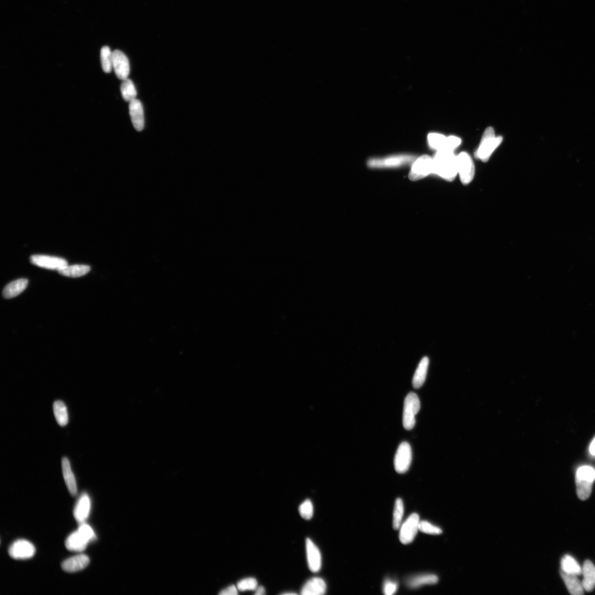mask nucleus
I'll return each mask as SVG.
<instances>
[{"mask_svg":"<svg viewBox=\"0 0 595 595\" xmlns=\"http://www.w3.org/2000/svg\"><path fill=\"white\" fill-rule=\"evenodd\" d=\"M433 174L444 180L451 182L457 177V156L454 151L442 150L437 151L433 159Z\"/></svg>","mask_w":595,"mask_h":595,"instance_id":"f257e3e1","label":"nucleus"},{"mask_svg":"<svg viewBox=\"0 0 595 595\" xmlns=\"http://www.w3.org/2000/svg\"><path fill=\"white\" fill-rule=\"evenodd\" d=\"M594 479L595 470L592 467L583 466L578 469L576 482L577 495L580 499L585 500L589 498Z\"/></svg>","mask_w":595,"mask_h":595,"instance_id":"f03ea898","label":"nucleus"},{"mask_svg":"<svg viewBox=\"0 0 595 595\" xmlns=\"http://www.w3.org/2000/svg\"><path fill=\"white\" fill-rule=\"evenodd\" d=\"M502 141V137L496 136L492 127L487 128L476 152L477 159L483 162L488 161Z\"/></svg>","mask_w":595,"mask_h":595,"instance_id":"7ed1b4c3","label":"nucleus"},{"mask_svg":"<svg viewBox=\"0 0 595 595\" xmlns=\"http://www.w3.org/2000/svg\"><path fill=\"white\" fill-rule=\"evenodd\" d=\"M457 177L464 185L470 184L475 178V166L471 157L467 152L457 156Z\"/></svg>","mask_w":595,"mask_h":595,"instance_id":"20e7f679","label":"nucleus"},{"mask_svg":"<svg viewBox=\"0 0 595 595\" xmlns=\"http://www.w3.org/2000/svg\"><path fill=\"white\" fill-rule=\"evenodd\" d=\"M421 403L417 394L410 392L406 397L403 412V426L405 429H412L415 424V415L420 410Z\"/></svg>","mask_w":595,"mask_h":595,"instance_id":"39448f33","label":"nucleus"},{"mask_svg":"<svg viewBox=\"0 0 595 595\" xmlns=\"http://www.w3.org/2000/svg\"><path fill=\"white\" fill-rule=\"evenodd\" d=\"M415 160V156L404 155L384 158V159H372L369 160L368 164L371 168H392L406 166V165L412 163Z\"/></svg>","mask_w":595,"mask_h":595,"instance_id":"423d86ee","label":"nucleus"},{"mask_svg":"<svg viewBox=\"0 0 595 595\" xmlns=\"http://www.w3.org/2000/svg\"><path fill=\"white\" fill-rule=\"evenodd\" d=\"M420 522L419 515L413 513L401 524L399 535L401 543L407 544L414 540L419 530Z\"/></svg>","mask_w":595,"mask_h":595,"instance_id":"0eeeda50","label":"nucleus"},{"mask_svg":"<svg viewBox=\"0 0 595 595\" xmlns=\"http://www.w3.org/2000/svg\"><path fill=\"white\" fill-rule=\"evenodd\" d=\"M412 457V449L410 444L407 442L401 443L394 458V467L396 471L399 474L406 472L410 467Z\"/></svg>","mask_w":595,"mask_h":595,"instance_id":"6e6552de","label":"nucleus"},{"mask_svg":"<svg viewBox=\"0 0 595 595\" xmlns=\"http://www.w3.org/2000/svg\"><path fill=\"white\" fill-rule=\"evenodd\" d=\"M433 159L427 155L422 156L414 162L409 178L411 181L420 180L433 174Z\"/></svg>","mask_w":595,"mask_h":595,"instance_id":"1a4fd4ad","label":"nucleus"},{"mask_svg":"<svg viewBox=\"0 0 595 595\" xmlns=\"http://www.w3.org/2000/svg\"><path fill=\"white\" fill-rule=\"evenodd\" d=\"M35 553L33 544L25 540H17L11 544L9 554L15 560H27L33 557Z\"/></svg>","mask_w":595,"mask_h":595,"instance_id":"9d476101","label":"nucleus"},{"mask_svg":"<svg viewBox=\"0 0 595 595\" xmlns=\"http://www.w3.org/2000/svg\"><path fill=\"white\" fill-rule=\"evenodd\" d=\"M30 261L35 266L57 271L68 265L67 261L62 258L42 255H32Z\"/></svg>","mask_w":595,"mask_h":595,"instance_id":"9b49d317","label":"nucleus"},{"mask_svg":"<svg viewBox=\"0 0 595 595\" xmlns=\"http://www.w3.org/2000/svg\"><path fill=\"white\" fill-rule=\"evenodd\" d=\"M113 69L120 80H124L130 74V63L126 55L119 50L113 52Z\"/></svg>","mask_w":595,"mask_h":595,"instance_id":"f8f14e48","label":"nucleus"},{"mask_svg":"<svg viewBox=\"0 0 595 595\" xmlns=\"http://www.w3.org/2000/svg\"><path fill=\"white\" fill-rule=\"evenodd\" d=\"M129 113L133 125L136 130L141 131L145 126L144 111L141 102L136 99L129 104Z\"/></svg>","mask_w":595,"mask_h":595,"instance_id":"ddd939ff","label":"nucleus"},{"mask_svg":"<svg viewBox=\"0 0 595 595\" xmlns=\"http://www.w3.org/2000/svg\"><path fill=\"white\" fill-rule=\"evenodd\" d=\"M306 550L308 566L314 572L319 571L321 567V555L318 547L309 538L306 540Z\"/></svg>","mask_w":595,"mask_h":595,"instance_id":"4468645a","label":"nucleus"},{"mask_svg":"<svg viewBox=\"0 0 595 595\" xmlns=\"http://www.w3.org/2000/svg\"><path fill=\"white\" fill-rule=\"evenodd\" d=\"M91 499L87 493H83L76 504L74 514L76 521L82 524L89 517L91 511Z\"/></svg>","mask_w":595,"mask_h":595,"instance_id":"2eb2a0df","label":"nucleus"},{"mask_svg":"<svg viewBox=\"0 0 595 595\" xmlns=\"http://www.w3.org/2000/svg\"><path fill=\"white\" fill-rule=\"evenodd\" d=\"M90 558L84 555H78L68 559L61 565L64 571L74 572L83 570L90 564Z\"/></svg>","mask_w":595,"mask_h":595,"instance_id":"dca6fc26","label":"nucleus"},{"mask_svg":"<svg viewBox=\"0 0 595 595\" xmlns=\"http://www.w3.org/2000/svg\"><path fill=\"white\" fill-rule=\"evenodd\" d=\"M326 585L320 578H313L305 584L301 594L303 595H322L326 593Z\"/></svg>","mask_w":595,"mask_h":595,"instance_id":"f3484780","label":"nucleus"},{"mask_svg":"<svg viewBox=\"0 0 595 595\" xmlns=\"http://www.w3.org/2000/svg\"><path fill=\"white\" fill-rule=\"evenodd\" d=\"M62 469L63 476L68 489L73 496L77 494V487L75 477L72 471L70 462L68 458L64 457L62 459Z\"/></svg>","mask_w":595,"mask_h":595,"instance_id":"a211bd4d","label":"nucleus"},{"mask_svg":"<svg viewBox=\"0 0 595 595\" xmlns=\"http://www.w3.org/2000/svg\"><path fill=\"white\" fill-rule=\"evenodd\" d=\"M561 575L567 586L568 591L572 595L584 594V589L582 582L580 581L578 576L566 572L561 569Z\"/></svg>","mask_w":595,"mask_h":595,"instance_id":"6ab92c4d","label":"nucleus"},{"mask_svg":"<svg viewBox=\"0 0 595 595\" xmlns=\"http://www.w3.org/2000/svg\"><path fill=\"white\" fill-rule=\"evenodd\" d=\"M582 574L584 577L582 584L584 590L587 592H591L595 587V567L590 561L585 562Z\"/></svg>","mask_w":595,"mask_h":595,"instance_id":"aec40b11","label":"nucleus"},{"mask_svg":"<svg viewBox=\"0 0 595 595\" xmlns=\"http://www.w3.org/2000/svg\"><path fill=\"white\" fill-rule=\"evenodd\" d=\"M28 279L21 278L7 284L3 292V297L6 299L16 297L23 293L27 288Z\"/></svg>","mask_w":595,"mask_h":595,"instance_id":"412c9836","label":"nucleus"},{"mask_svg":"<svg viewBox=\"0 0 595 595\" xmlns=\"http://www.w3.org/2000/svg\"><path fill=\"white\" fill-rule=\"evenodd\" d=\"M89 542L78 531L72 533L65 542L67 548L70 551L82 552L88 546Z\"/></svg>","mask_w":595,"mask_h":595,"instance_id":"4be33fe9","label":"nucleus"},{"mask_svg":"<svg viewBox=\"0 0 595 595\" xmlns=\"http://www.w3.org/2000/svg\"><path fill=\"white\" fill-rule=\"evenodd\" d=\"M429 362V358L427 357L423 358L420 362L412 380V385L414 388L419 389L424 384L426 379Z\"/></svg>","mask_w":595,"mask_h":595,"instance_id":"5701e85b","label":"nucleus"},{"mask_svg":"<svg viewBox=\"0 0 595 595\" xmlns=\"http://www.w3.org/2000/svg\"><path fill=\"white\" fill-rule=\"evenodd\" d=\"M91 268L88 265H72V266L67 265L65 267L60 269L57 271L62 276L77 278L88 274Z\"/></svg>","mask_w":595,"mask_h":595,"instance_id":"b1692460","label":"nucleus"},{"mask_svg":"<svg viewBox=\"0 0 595 595\" xmlns=\"http://www.w3.org/2000/svg\"><path fill=\"white\" fill-rule=\"evenodd\" d=\"M438 582V578L434 575H423L413 577L408 580L407 585L411 588H418L423 585H433Z\"/></svg>","mask_w":595,"mask_h":595,"instance_id":"393cba45","label":"nucleus"},{"mask_svg":"<svg viewBox=\"0 0 595 595\" xmlns=\"http://www.w3.org/2000/svg\"><path fill=\"white\" fill-rule=\"evenodd\" d=\"M53 410L57 424L61 427L67 426L69 422V415L67 407L63 401L60 400L55 401Z\"/></svg>","mask_w":595,"mask_h":595,"instance_id":"a878e982","label":"nucleus"},{"mask_svg":"<svg viewBox=\"0 0 595 595\" xmlns=\"http://www.w3.org/2000/svg\"><path fill=\"white\" fill-rule=\"evenodd\" d=\"M561 569L578 576L582 575V567L575 559L569 555H565L562 559Z\"/></svg>","mask_w":595,"mask_h":595,"instance_id":"bb28decb","label":"nucleus"},{"mask_svg":"<svg viewBox=\"0 0 595 595\" xmlns=\"http://www.w3.org/2000/svg\"><path fill=\"white\" fill-rule=\"evenodd\" d=\"M428 143L432 148L438 150H448V137L439 134H430L428 137Z\"/></svg>","mask_w":595,"mask_h":595,"instance_id":"cd10ccee","label":"nucleus"},{"mask_svg":"<svg viewBox=\"0 0 595 595\" xmlns=\"http://www.w3.org/2000/svg\"><path fill=\"white\" fill-rule=\"evenodd\" d=\"M120 90L122 97L126 102L130 103L136 99L137 91L133 82L130 79H126L121 83Z\"/></svg>","mask_w":595,"mask_h":595,"instance_id":"c85d7f7f","label":"nucleus"},{"mask_svg":"<svg viewBox=\"0 0 595 595\" xmlns=\"http://www.w3.org/2000/svg\"><path fill=\"white\" fill-rule=\"evenodd\" d=\"M100 59L104 73H111L113 69V52L109 47L104 46L101 49Z\"/></svg>","mask_w":595,"mask_h":595,"instance_id":"c756f323","label":"nucleus"},{"mask_svg":"<svg viewBox=\"0 0 595 595\" xmlns=\"http://www.w3.org/2000/svg\"><path fill=\"white\" fill-rule=\"evenodd\" d=\"M404 513V505L403 501L400 498L396 500L394 506L393 514V527L395 530H398L402 524Z\"/></svg>","mask_w":595,"mask_h":595,"instance_id":"7c9ffc66","label":"nucleus"},{"mask_svg":"<svg viewBox=\"0 0 595 595\" xmlns=\"http://www.w3.org/2000/svg\"><path fill=\"white\" fill-rule=\"evenodd\" d=\"M299 512L301 517L306 520L312 519L314 513V508L312 501L306 499L299 506Z\"/></svg>","mask_w":595,"mask_h":595,"instance_id":"2f4dec72","label":"nucleus"},{"mask_svg":"<svg viewBox=\"0 0 595 595\" xmlns=\"http://www.w3.org/2000/svg\"><path fill=\"white\" fill-rule=\"evenodd\" d=\"M238 590L245 591L247 590H255L257 587V582L254 578H248L242 579L237 584Z\"/></svg>","mask_w":595,"mask_h":595,"instance_id":"473e14b6","label":"nucleus"},{"mask_svg":"<svg viewBox=\"0 0 595 595\" xmlns=\"http://www.w3.org/2000/svg\"><path fill=\"white\" fill-rule=\"evenodd\" d=\"M419 530L422 533L431 535H440L442 533L440 528L431 524L426 521H422L420 522Z\"/></svg>","mask_w":595,"mask_h":595,"instance_id":"72a5a7b5","label":"nucleus"},{"mask_svg":"<svg viewBox=\"0 0 595 595\" xmlns=\"http://www.w3.org/2000/svg\"><path fill=\"white\" fill-rule=\"evenodd\" d=\"M77 531L89 543L90 542L95 541L96 539V536L94 531H93V530L90 526L84 524V523H82V524H81V525L79 526Z\"/></svg>","mask_w":595,"mask_h":595,"instance_id":"f704fd0d","label":"nucleus"},{"mask_svg":"<svg viewBox=\"0 0 595 595\" xmlns=\"http://www.w3.org/2000/svg\"><path fill=\"white\" fill-rule=\"evenodd\" d=\"M398 584L390 580H387L384 585V592L386 595H391L395 593L398 590Z\"/></svg>","mask_w":595,"mask_h":595,"instance_id":"c9c22d12","label":"nucleus"},{"mask_svg":"<svg viewBox=\"0 0 595 595\" xmlns=\"http://www.w3.org/2000/svg\"><path fill=\"white\" fill-rule=\"evenodd\" d=\"M238 587L235 585L229 586L226 589L222 590L219 594L222 595H235L238 593Z\"/></svg>","mask_w":595,"mask_h":595,"instance_id":"e433bc0d","label":"nucleus"},{"mask_svg":"<svg viewBox=\"0 0 595 595\" xmlns=\"http://www.w3.org/2000/svg\"><path fill=\"white\" fill-rule=\"evenodd\" d=\"M589 452L591 455L595 456V437L590 444Z\"/></svg>","mask_w":595,"mask_h":595,"instance_id":"4c0bfd02","label":"nucleus"},{"mask_svg":"<svg viewBox=\"0 0 595 595\" xmlns=\"http://www.w3.org/2000/svg\"><path fill=\"white\" fill-rule=\"evenodd\" d=\"M255 591H256L255 594L256 595H262L265 594V589L262 586L257 587V589L255 590Z\"/></svg>","mask_w":595,"mask_h":595,"instance_id":"58836bf2","label":"nucleus"},{"mask_svg":"<svg viewBox=\"0 0 595 595\" xmlns=\"http://www.w3.org/2000/svg\"><path fill=\"white\" fill-rule=\"evenodd\" d=\"M296 594V593H292V592H290V593H287V592H286V593H283V594H285V595H288V594H291V595H292V594Z\"/></svg>","mask_w":595,"mask_h":595,"instance_id":"ea45409f","label":"nucleus"}]
</instances>
